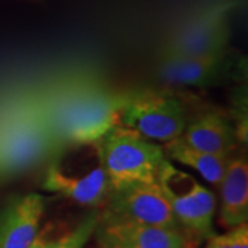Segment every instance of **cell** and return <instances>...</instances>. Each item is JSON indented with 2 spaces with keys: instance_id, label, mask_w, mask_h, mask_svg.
I'll return each instance as SVG.
<instances>
[{
  "instance_id": "1",
  "label": "cell",
  "mask_w": 248,
  "mask_h": 248,
  "mask_svg": "<svg viewBox=\"0 0 248 248\" xmlns=\"http://www.w3.org/2000/svg\"><path fill=\"white\" fill-rule=\"evenodd\" d=\"M31 102L55 145L98 142L119 125L123 94L89 75H65L32 93Z\"/></svg>"
},
{
  "instance_id": "2",
  "label": "cell",
  "mask_w": 248,
  "mask_h": 248,
  "mask_svg": "<svg viewBox=\"0 0 248 248\" xmlns=\"http://www.w3.org/2000/svg\"><path fill=\"white\" fill-rule=\"evenodd\" d=\"M43 189L75 203L97 208L107 203L110 186L98 142L72 143L46 166Z\"/></svg>"
},
{
  "instance_id": "3",
  "label": "cell",
  "mask_w": 248,
  "mask_h": 248,
  "mask_svg": "<svg viewBox=\"0 0 248 248\" xmlns=\"http://www.w3.org/2000/svg\"><path fill=\"white\" fill-rule=\"evenodd\" d=\"M110 192L137 184L157 182L167 159L163 146L133 130L116 125L99 141Z\"/></svg>"
},
{
  "instance_id": "4",
  "label": "cell",
  "mask_w": 248,
  "mask_h": 248,
  "mask_svg": "<svg viewBox=\"0 0 248 248\" xmlns=\"http://www.w3.org/2000/svg\"><path fill=\"white\" fill-rule=\"evenodd\" d=\"M0 122V179L48 163L61 151L51 140L31 97Z\"/></svg>"
},
{
  "instance_id": "5",
  "label": "cell",
  "mask_w": 248,
  "mask_h": 248,
  "mask_svg": "<svg viewBox=\"0 0 248 248\" xmlns=\"http://www.w3.org/2000/svg\"><path fill=\"white\" fill-rule=\"evenodd\" d=\"M157 182L179 228L189 237L202 240L215 234L213 219L217 200L211 190L169 159L161 166Z\"/></svg>"
},
{
  "instance_id": "6",
  "label": "cell",
  "mask_w": 248,
  "mask_h": 248,
  "mask_svg": "<svg viewBox=\"0 0 248 248\" xmlns=\"http://www.w3.org/2000/svg\"><path fill=\"white\" fill-rule=\"evenodd\" d=\"M236 0H213L178 25L161 47V54L205 55L226 50L231 40V16Z\"/></svg>"
},
{
  "instance_id": "7",
  "label": "cell",
  "mask_w": 248,
  "mask_h": 248,
  "mask_svg": "<svg viewBox=\"0 0 248 248\" xmlns=\"http://www.w3.org/2000/svg\"><path fill=\"white\" fill-rule=\"evenodd\" d=\"M119 123L151 141L179 137L186 125L185 109L177 98L156 91L123 94Z\"/></svg>"
},
{
  "instance_id": "8",
  "label": "cell",
  "mask_w": 248,
  "mask_h": 248,
  "mask_svg": "<svg viewBox=\"0 0 248 248\" xmlns=\"http://www.w3.org/2000/svg\"><path fill=\"white\" fill-rule=\"evenodd\" d=\"M246 72V58L237 57L231 47L205 55H160V79L174 86L215 87L243 79Z\"/></svg>"
},
{
  "instance_id": "9",
  "label": "cell",
  "mask_w": 248,
  "mask_h": 248,
  "mask_svg": "<svg viewBox=\"0 0 248 248\" xmlns=\"http://www.w3.org/2000/svg\"><path fill=\"white\" fill-rule=\"evenodd\" d=\"M94 237L101 248H185L190 237L181 228H161L99 213Z\"/></svg>"
},
{
  "instance_id": "10",
  "label": "cell",
  "mask_w": 248,
  "mask_h": 248,
  "mask_svg": "<svg viewBox=\"0 0 248 248\" xmlns=\"http://www.w3.org/2000/svg\"><path fill=\"white\" fill-rule=\"evenodd\" d=\"M104 205V213L117 218L161 228H179L159 182L112 190Z\"/></svg>"
},
{
  "instance_id": "11",
  "label": "cell",
  "mask_w": 248,
  "mask_h": 248,
  "mask_svg": "<svg viewBox=\"0 0 248 248\" xmlns=\"http://www.w3.org/2000/svg\"><path fill=\"white\" fill-rule=\"evenodd\" d=\"M46 197L39 193L13 196L0 213V248H31L40 232Z\"/></svg>"
},
{
  "instance_id": "12",
  "label": "cell",
  "mask_w": 248,
  "mask_h": 248,
  "mask_svg": "<svg viewBox=\"0 0 248 248\" xmlns=\"http://www.w3.org/2000/svg\"><path fill=\"white\" fill-rule=\"evenodd\" d=\"M179 138L196 149L222 156H231L240 145L232 120L217 112H207L186 123Z\"/></svg>"
},
{
  "instance_id": "13",
  "label": "cell",
  "mask_w": 248,
  "mask_h": 248,
  "mask_svg": "<svg viewBox=\"0 0 248 248\" xmlns=\"http://www.w3.org/2000/svg\"><path fill=\"white\" fill-rule=\"evenodd\" d=\"M219 222L225 228H236L248 219V160L246 155L231 156L219 184Z\"/></svg>"
},
{
  "instance_id": "14",
  "label": "cell",
  "mask_w": 248,
  "mask_h": 248,
  "mask_svg": "<svg viewBox=\"0 0 248 248\" xmlns=\"http://www.w3.org/2000/svg\"><path fill=\"white\" fill-rule=\"evenodd\" d=\"M163 151L170 161H175L185 167L196 170L207 182L215 186L221 184L228 160L232 156H222L196 149L182 141L179 137L166 142Z\"/></svg>"
},
{
  "instance_id": "15",
  "label": "cell",
  "mask_w": 248,
  "mask_h": 248,
  "mask_svg": "<svg viewBox=\"0 0 248 248\" xmlns=\"http://www.w3.org/2000/svg\"><path fill=\"white\" fill-rule=\"evenodd\" d=\"M98 219L99 211L94 208L73 228H69L66 231L60 232L57 234L39 232L31 248H84L89 240L94 236Z\"/></svg>"
},
{
  "instance_id": "16",
  "label": "cell",
  "mask_w": 248,
  "mask_h": 248,
  "mask_svg": "<svg viewBox=\"0 0 248 248\" xmlns=\"http://www.w3.org/2000/svg\"><path fill=\"white\" fill-rule=\"evenodd\" d=\"M205 248H248L247 223L232 228L225 234H213L208 237Z\"/></svg>"
},
{
  "instance_id": "17",
  "label": "cell",
  "mask_w": 248,
  "mask_h": 248,
  "mask_svg": "<svg viewBox=\"0 0 248 248\" xmlns=\"http://www.w3.org/2000/svg\"><path fill=\"white\" fill-rule=\"evenodd\" d=\"M239 94L233 98V109H232V113H233V119H232V123L234 125V130H236V135H237V140H239L240 145H247V134H248V125H247V90L244 89L237 90Z\"/></svg>"
},
{
  "instance_id": "18",
  "label": "cell",
  "mask_w": 248,
  "mask_h": 248,
  "mask_svg": "<svg viewBox=\"0 0 248 248\" xmlns=\"http://www.w3.org/2000/svg\"><path fill=\"white\" fill-rule=\"evenodd\" d=\"M185 248H192V247H190V246H186V247Z\"/></svg>"
},
{
  "instance_id": "19",
  "label": "cell",
  "mask_w": 248,
  "mask_h": 248,
  "mask_svg": "<svg viewBox=\"0 0 248 248\" xmlns=\"http://www.w3.org/2000/svg\"><path fill=\"white\" fill-rule=\"evenodd\" d=\"M99 248H101V247H99Z\"/></svg>"
}]
</instances>
